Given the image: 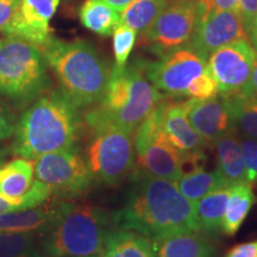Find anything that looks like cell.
<instances>
[{
  "instance_id": "obj_23",
  "label": "cell",
  "mask_w": 257,
  "mask_h": 257,
  "mask_svg": "<svg viewBox=\"0 0 257 257\" xmlns=\"http://www.w3.org/2000/svg\"><path fill=\"white\" fill-rule=\"evenodd\" d=\"M102 257H155L152 239L134 231L113 229L108 234Z\"/></svg>"
},
{
  "instance_id": "obj_41",
  "label": "cell",
  "mask_w": 257,
  "mask_h": 257,
  "mask_svg": "<svg viewBox=\"0 0 257 257\" xmlns=\"http://www.w3.org/2000/svg\"><path fill=\"white\" fill-rule=\"evenodd\" d=\"M8 155H9V149H3V148H0V167L5 163L6 159H8Z\"/></svg>"
},
{
  "instance_id": "obj_11",
  "label": "cell",
  "mask_w": 257,
  "mask_h": 257,
  "mask_svg": "<svg viewBox=\"0 0 257 257\" xmlns=\"http://www.w3.org/2000/svg\"><path fill=\"white\" fill-rule=\"evenodd\" d=\"M257 53L248 40H239L208 55L207 68L224 98L245 94Z\"/></svg>"
},
{
  "instance_id": "obj_21",
  "label": "cell",
  "mask_w": 257,
  "mask_h": 257,
  "mask_svg": "<svg viewBox=\"0 0 257 257\" xmlns=\"http://www.w3.org/2000/svg\"><path fill=\"white\" fill-rule=\"evenodd\" d=\"M35 181L34 162L16 157L0 167V194L17 199L27 194Z\"/></svg>"
},
{
  "instance_id": "obj_33",
  "label": "cell",
  "mask_w": 257,
  "mask_h": 257,
  "mask_svg": "<svg viewBox=\"0 0 257 257\" xmlns=\"http://www.w3.org/2000/svg\"><path fill=\"white\" fill-rule=\"evenodd\" d=\"M18 119L6 105L0 101V142L14 137Z\"/></svg>"
},
{
  "instance_id": "obj_8",
  "label": "cell",
  "mask_w": 257,
  "mask_h": 257,
  "mask_svg": "<svg viewBox=\"0 0 257 257\" xmlns=\"http://www.w3.org/2000/svg\"><path fill=\"white\" fill-rule=\"evenodd\" d=\"M91 131L86 162L94 180L107 186L119 185L136 165L134 134L115 125H98Z\"/></svg>"
},
{
  "instance_id": "obj_3",
  "label": "cell",
  "mask_w": 257,
  "mask_h": 257,
  "mask_svg": "<svg viewBox=\"0 0 257 257\" xmlns=\"http://www.w3.org/2000/svg\"><path fill=\"white\" fill-rule=\"evenodd\" d=\"M41 50L59 80L60 91L78 110L100 104L112 68L91 43L51 37Z\"/></svg>"
},
{
  "instance_id": "obj_40",
  "label": "cell",
  "mask_w": 257,
  "mask_h": 257,
  "mask_svg": "<svg viewBox=\"0 0 257 257\" xmlns=\"http://www.w3.org/2000/svg\"><path fill=\"white\" fill-rule=\"evenodd\" d=\"M246 35H248V41L250 42V44H251L252 48L257 53V14L251 24V28H250V30Z\"/></svg>"
},
{
  "instance_id": "obj_26",
  "label": "cell",
  "mask_w": 257,
  "mask_h": 257,
  "mask_svg": "<svg viewBox=\"0 0 257 257\" xmlns=\"http://www.w3.org/2000/svg\"><path fill=\"white\" fill-rule=\"evenodd\" d=\"M225 99L229 104L234 130L239 131L243 137L257 141V96L238 94Z\"/></svg>"
},
{
  "instance_id": "obj_12",
  "label": "cell",
  "mask_w": 257,
  "mask_h": 257,
  "mask_svg": "<svg viewBox=\"0 0 257 257\" xmlns=\"http://www.w3.org/2000/svg\"><path fill=\"white\" fill-rule=\"evenodd\" d=\"M207 68L206 60L189 46L161 56L155 62H146V75L160 92L169 96H185L193 80Z\"/></svg>"
},
{
  "instance_id": "obj_18",
  "label": "cell",
  "mask_w": 257,
  "mask_h": 257,
  "mask_svg": "<svg viewBox=\"0 0 257 257\" xmlns=\"http://www.w3.org/2000/svg\"><path fill=\"white\" fill-rule=\"evenodd\" d=\"M57 204H42L0 214V232H46L57 213Z\"/></svg>"
},
{
  "instance_id": "obj_16",
  "label": "cell",
  "mask_w": 257,
  "mask_h": 257,
  "mask_svg": "<svg viewBox=\"0 0 257 257\" xmlns=\"http://www.w3.org/2000/svg\"><path fill=\"white\" fill-rule=\"evenodd\" d=\"M163 128L170 143L181 153L204 152L206 141L189 123L185 101L169 100L165 112Z\"/></svg>"
},
{
  "instance_id": "obj_14",
  "label": "cell",
  "mask_w": 257,
  "mask_h": 257,
  "mask_svg": "<svg viewBox=\"0 0 257 257\" xmlns=\"http://www.w3.org/2000/svg\"><path fill=\"white\" fill-rule=\"evenodd\" d=\"M61 0H21L14 21L5 36L22 38L37 47H43L51 38L50 21Z\"/></svg>"
},
{
  "instance_id": "obj_38",
  "label": "cell",
  "mask_w": 257,
  "mask_h": 257,
  "mask_svg": "<svg viewBox=\"0 0 257 257\" xmlns=\"http://www.w3.org/2000/svg\"><path fill=\"white\" fill-rule=\"evenodd\" d=\"M245 94L257 96V55H256L255 64H253L251 78H250V82L248 85V88H246Z\"/></svg>"
},
{
  "instance_id": "obj_28",
  "label": "cell",
  "mask_w": 257,
  "mask_h": 257,
  "mask_svg": "<svg viewBox=\"0 0 257 257\" xmlns=\"http://www.w3.org/2000/svg\"><path fill=\"white\" fill-rule=\"evenodd\" d=\"M0 257H43L32 232H0Z\"/></svg>"
},
{
  "instance_id": "obj_5",
  "label": "cell",
  "mask_w": 257,
  "mask_h": 257,
  "mask_svg": "<svg viewBox=\"0 0 257 257\" xmlns=\"http://www.w3.org/2000/svg\"><path fill=\"white\" fill-rule=\"evenodd\" d=\"M113 230L107 211L89 204L59 202L46 232L43 252L49 257H102Z\"/></svg>"
},
{
  "instance_id": "obj_9",
  "label": "cell",
  "mask_w": 257,
  "mask_h": 257,
  "mask_svg": "<svg viewBox=\"0 0 257 257\" xmlns=\"http://www.w3.org/2000/svg\"><path fill=\"white\" fill-rule=\"evenodd\" d=\"M35 176L51 189L53 195L76 198L92 187L94 178L76 147L44 154L34 160Z\"/></svg>"
},
{
  "instance_id": "obj_4",
  "label": "cell",
  "mask_w": 257,
  "mask_h": 257,
  "mask_svg": "<svg viewBox=\"0 0 257 257\" xmlns=\"http://www.w3.org/2000/svg\"><path fill=\"white\" fill-rule=\"evenodd\" d=\"M146 62L135 57L125 69H111L104 99L85 115L87 127L115 125L134 134L155 106L166 98L148 80Z\"/></svg>"
},
{
  "instance_id": "obj_24",
  "label": "cell",
  "mask_w": 257,
  "mask_h": 257,
  "mask_svg": "<svg viewBox=\"0 0 257 257\" xmlns=\"http://www.w3.org/2000/svg\"><path fill=\"white\" fill-rule=\"evenodd\" d=\"M79 17L83 27L101 36H110L120 24V14L102 0H86Z\"/></svg>"
},
{
  "instance_id": "obj_29",
  "label": "cell",
  "mask_w": 257,
  "mask_h": 257,
  "mask_svg": "<svg viewBox=\"0 0 257 257\" xmlns=\"http://www.w3.org/2000/svg\"><path fill=\"white\" fill-rule=\"evenodd\" d=\"M51 195H53L51 189L40 180L35 179L31 188L23 197L9 199L0 194V214L40 206V205L44 204Z\"/></svg>"
},
{
  "instance_id": "obj_19",
  "label": "cell",
  "mask_w": 257,
  "mask_h": 257,
  "mask_svg": "<svg viewBox=\"0 0 257 257\" xmlns=\"http://www.w3.org/2000/svg\"><path fill=\"white\" fill-rule=\"evenodd\" d=\"M217 170L227 185L248 184L239 137L234 128L220 137L216 143Z\"/></svg>"
},
{
  "instance_id": "obj_35",
  "label": "cell",
  "mask_w": 257,
  "mask_h": 257,
  "mask_svg": "<svg viewBox=\"0 0 257 257\" xmlns=\"http://www.w3.org/2000/svg\"><path fill=\"white\" fill-rule=\"evenodd\" d=\"M238 14L245 32L248 34L257 14V0H238Z\"/></svg>"
},
{
  "instance_id": "obj_30",
  "label": "cell",
  "mask_w": 257,
  "mask_h": 257,
  "mask_svg": "<svg viewBox=\"0 0 257 257\" xmlns=\"http://www.w3.org/2000/svg\"><path fill=\"white\" fill-rule=\"evenodd\" d=\"M112 36H113L114 54V66L112 67V69L123 70L126 67L128 57L136 43L137 32L126 25L119 24L114 29Z\"/></svg>"
},
{
  "instance_id": "obj_34",
  "label": "cell",
  "mask_w": 257,
  "mask_h": 257,
  "mask_svg": "<svg viewBox=\"0 0 257 257\" xmlns=\"http://www.w3.org/2000/svg\"><path fill=\"white\" fill-rule=\"evenodd\" d=\"M21 0H0V32L5 34L6 29L14 21L19 9Z\"/></svg>"
},
{
  "instance_id": "obj_37",
  "label": "cell",
  "mask_w": 257,
  "mask_h": 257,
  "mask_svg": "<svg viewBox=\"0 0 257 257\" xmlns=\"http://www.w3.org/2000/svg\"><path fill=\"white\" fill-rule=\"evenodd\" d=\"M214 8L238 12V0H212Z\"/></svg>"
},
{
  "instance_id": "obj_25",
  "label": "cell",
  "mask_w": 257,
  "mask_h": 257,
  "mask_svg": "<svg viewBox=\"0 0 257 257\" xmlns=\"http://www.w3.org/2000/svg\"><path fill=\"white\" fill-rule=\"evenodd\" d=\"M175 184L180 193L193 204L220 186L227 185L217 169L207 172L204 167L185 173L176 180Z\"/></svg>"
},
{
  "instance_id": "obj_27",
  "label": "cell",
  "mask_w": 257,
  "mask_h": 257,
  "mask_svg": "<svg viewBox=\"0 0 257 257\" xmlns=\"http://www.w3.org/2000/svg\"><path fill=\"white\" fill-rule=\"evenodd\" d=\"M167 0H134L120 14V24L143 35L166 8Z\"/></svg>"
},
{
  "instance_id": "obj_2",
  "label": "cell",
  "mask_w": 257,
  "mask_h": 257,
  "mask_svg": "<svg viewBox=\"0 0 257 257\" xmlns=\"http://www.w3.org/2000/svg\"><path fill=\"white\" fill-rule=\"evenodd\" d=\"M80 127L78 108L61 91H48L22 113L9 153L35 160L44 154L74 148Z\"/></svg>"
},
{
  "instance_id": "obj_22",
  "label": "cell",
  "mask_w": 257,
  "mask_h": 257,
  "mask_svg": "<svg viewBox=\"0 0 257 257\" xmlns=\"http://www.w3.org/2000/svg\"><path fill=\"white\" fill-rule=\"evenodd\" d=\"M256 202L252 187L250 184L231 185L229 188L226 210H225L221 232L233 236L242 226L250 210Z\"/></svg>"
},
{
  "instance_id": "obj_13",
  "label": "cell",
  "mask_w": 257,
  "mask_h": 257,
  "mask_svg": "<svg viewBox=\"0 0 257 257\" xmlns=\"http://www.w3.org/2000/svg\"><path fill=\"white\" fill-rule=\"evenodd\" d=\"M239 40L248 36L238 12L214 8L212 0H199V21L189 47L207 60L214 50Z\"/></svg>"
},
{
  "instance_id": "obj_32",
  "label": "cell",
  "mask_w": 257,
  "mask_h": 257,
  "mask_svg": "<svg viewBox=\"0 0 257 257\" xmlns=\"http://www.w3.org/2000/svg\"><path fill=\"white\" fill-rule=\"evenodd\" d=\"M240 148H242L244 166L246 170L248 184L252 185L257 182V141L248 137H240Z\"/></svg>"
},
{
  "instance_id": "obj_20",
  "label": "cell",
  "mask_w": 257,
  "mask_h": 257,
  "mask_svg": "<svg viewBox=\"0 0 257 257\" xmlns=\"http://www.w3.org/2000/svg\"><path fill=\"white\" fill-rule=\"evenodd\" d=\"M229 188L230 186L227 185L220 186L195 202L194 211L198 231L210 237L221 232Z\"/></svg>"
},
{
  "instance_id": "obj_6",
  "label": "cell",
  "mask_w": 257,
  "mask_h": 257,
  "mask_svg": "<svg viewBox=\"0 0 257 257\" xmlns=\"http://www.w3.org/2000/svg\"><path fill=\"white\" fill-rule=\"evenodd\" d=\"M49 87L48 64L41 48L18 37L0 38V96L24 107Z\"/></svg>"
},
{
  "instance_id": "obj_31",
  "label": "cell",
  "mask_w": 257,
  "mask_h": 257,
  "mask_svg": "<svg viewBox=\"0 0 257 257\" xmlns=\"http://www.w3.org/2000/svg\"><path fill=\"white\" fill-rule=\"evenodd\" d=\"M218 95L217 83L208 68L197 76L186 89L185 96H189L192 99H210Z\"/></svg>"
},
{
  "instance_id": "obj_36",
  "label": "cell",
  "mask_w": 257,
  "mask_h": 257,
  "mask_svg": "<svg viewBox=\"0 0 257 257\" xmlns=\"http://www.w3.org/2000/svg\"><path fill=\"white\" fill-rule=\"evenodd\" d=\"M225 257H257V240L233 246Z\"/></svg>"
},
{
  "instance_id": "obj_7",
  "label": "cell",
  "mask_w": 257,
  "mask_h": 257,
  "mask_svg": "<svg viewBox=\"0 0 257 257\" xmlns=\"http://www.w3.org/2000/svg\"><path fill=\"white\" fill-rule=\"evenodd\" d=\"M170 99L166 96L148 114L134 133L135 168L148 174L176 181L182 175L184 153L170 143L163 128L165 112Z\"/></svg>"
},
{
  "instance_id": "obj_15",
  "label": "cell",
  "mask_w": 257,
  "mask_h": 257,
  "mask_svg": "<svg viewBox=\"0 0 257 257\" xmlns=\"http://www.w3.org/2000/svg\"><path fill=\"white\" fill-rule=\"evenodd\" d=\"M185 104L189 123L207 144L216 143L233 128L229 104L221 95L202 100L189 98Z\"/></svg>"
},
{
  "instance_id": "obj_1",
  "label": "cell",
  "mask_w": 257,
  "mask_h": 257,
  "mask_svg": "<svg viewBox=\"0 0 257 257\" xmlns=\"http://www.w3.org/2000/svg\"><path fill=\"white\" fill-rule=\"evenodd\" d=\"M113 229L134 231L155 239L184 231H198L194 204L175 181L134 168L124 206L112 216Z\"/></svg>"
},
{
  "instance_id": "obj_39",
  "label": "cell",
  "mask_w": 257,
  "mask_h": 257,
  "mask_svg": "<svg viewBox=\"0 0 257 257\" xmlns=\"http://www.w3.org/2000/svg\"><path fill=\"white\" fill-rule=\"evenodd\" d=\"M102 2L106 3L107 5H110L114 11L118 12V14H121L134 0H102Z\"/></svg>"
},
{
  "instance_id": "obj_10",
  "label": "cell",
  "mask_w": 257,
  "mask_h": 257,
  "mask_svg": "<svg viewBox=\"0 0 257 257\" xmlns=\"http://www.w3.org/2000/svg\"><path fill=\"white\" fill-rule=\"evenodd\" d=\"M199 21V0H173L142 35L157 56L189 46Z\"/></svg>"
},
{
  "instance_id": "obj_17",
  "label": "cell",
  "mask_w": 257,
  "mask_h": 257,
  "mask_svg": "<svg viewBox=\"0 0 257 257\" xmlns=\"http://www.w3.org/2000/svg\"><path fill=\"white\" fill-rule=\"evenodd\" d=\"M155 257H213L210 236L200 231H184L152 239Z\"/></svg>"
}]
</instances>
